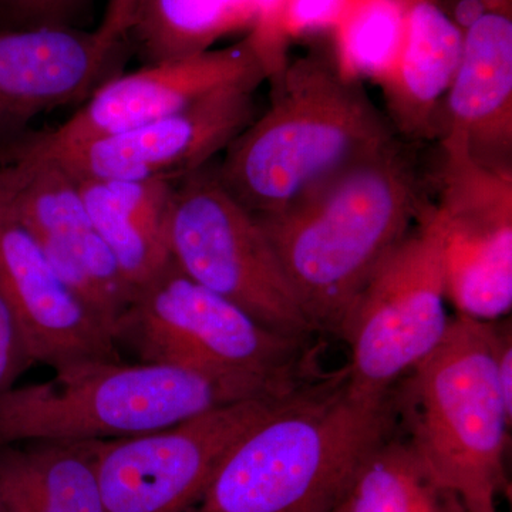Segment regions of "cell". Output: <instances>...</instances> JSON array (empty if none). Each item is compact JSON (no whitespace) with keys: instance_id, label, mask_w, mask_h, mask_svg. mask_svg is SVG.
Masks as SVG:
<instances>
[{"instance_id":"6da1fadb","label":"cell","mask_w":512,"mask_h":512,"mask_svg":"<svg viewBox=\"0 0 512 512\" xmlns=\"http://www.w3.org/2000/svg\"><path fill=\"white\" fill-rule=\"evenodd\" d=\"M424 207L419 171L396 138L288 207L255 218L315 328L339 333L363 286Z\"/></svg>"},{"instance_id":"7a4b0ae2","label":"cell","mask_w":512,"mask_h":512,"mask_svg":"<svg viewBox=\"0 0 512 512\" xmlns=\"http://www.w3.org/2000/svg\"><path fill=\"white\" fill-rule=\"evenodd\" d=\"M392 429L389 396H356L345 369L303 384L228 451L190 512H335Z\"/></svg>"},{"instance_id":"3957f363","label":"cell","mask_w":512,"mask_h":512,"mask_svg":"<svg viewBox=\"0 0 512 512\" xmlns=\"http://www.w3.org/2000/svg\"><path fill=\"white\" fill-rule=\"evenodd\" d=\"M271 106L224 151L215 174L252 215L288 207L305 192L396 140L362 82L316 56L271 79Z\"/></svg>"},{"instance_id":"277c9868","label":"cell","mask_w":512,"mask_h":512,"mask_svg":"<svg viewBox=\"0 0 512 512\" xmlns=\"http://www.w3.org/2000/svg\"><path fill=\"white\" fill-rule=\"evenodd\" d=\"M289 392L180 367L87 363L0 394V446L32 440L103 441L167 429L218 407Z\"/></svg>"},{"instance_id":"5b68a950","label":"cell","mask_w":512,"mask_h":512,"mask_svg":"<svg viewBox=\"0 0 512 512\" xmlns=\"http://www.w3.org/2000/svg\"><path fill=\"white\" fill-rule=\"evenodd\" d=\"M407 384L410 439L443 490L495 503L505 483L512 404L497 366L495 323L458 316Z\"/></svg>"},{"instance_id":"8992f818","label":"cell","mask_w":512,"mask_h":512,"mask_svg":"<svg viewBox=\"0 0 512 512\" xmlns=\"http://www.w3.org/2000/svg\"><path fill=\"white\" fill-rule=\"evenodd\" d=\"M140 363L286 390L309 382L306 342L276 333L192 281L173 261L141 286L113 328Z\"/></svg>"},{"instance_id":"52a82bcc","label":"cell","mask_w":512,"mask_h":512,"mask_svg":"<svg viewBox=\"0 0 512 512\" xmlns=\"http://www.w3.org/2000/svg\"><path fill=\"white\" fill-rule=\"evenodd\" d=\"M168 244L183 274L265 328L301 340L318 332L264 229L222 187L210 164L175 183Z\"/></svg>"},{"instance_id":"ba28073f","label":"cell","mask_w":512,"mask_h":512,"mask_svg":"<svg viewBox=\"0 0 512 512\" xmlns=\"http://www.w3.org/2000/svg\"><path fill=\"white\" fill-rule=\"evenodd\" d=\"M446 299L441 232L433 207H424L416 231L377 266L340 326L352 352L345 367L350 392L389 396L446 335Z\"/></svg>"},{"instance_id":"9c48e42d","label":"cell","mask_w":512,"mask_h":512,"mask_svg":"<svg viewBox=\"0 0 512 512\" xmlns=\"http://www.w3.org/2000/svg\"><path fill=\"white\" fill-rule=\"evenodd\" d=\"M299 387L218 407L153 433L97 441L104 510L190 512L228 451Z\"/></svg>"},{"instance_id":"30bf717a","label":"cell","mask_w":512,"mask_h":512,"mask_svg":"<svg viewBox=\"0 0 512 512\" xmlns=\"http://www.w3.org/2000/svg\"><path fill=\"white\" fill-rule=\"evenodd\" d=\"M433 207L443 244L446 296L466 318L493 322L512 306V170L443 148Z\"/></svg>"},{"instance_id":"8fae6325","label":"cell","mask_w":512,"mask_h":512,"mask_svg":"<svg viewBox=\"0 0 512 512\" xmlns=\"http://www.w3.org/2000/svg\"><path fill=\"white\" fill-rule=\"evenodd\" d=\"M0 201L113 335L136 291L94 228L72 175L50 158L22 151L0 165Z\"/></svg>"},{"instance_id":"7c38bea8","label":"cell","mask_w":512,"mask_h":512,"mask_svg":"<svg viewBox=\"0 0 512 512\" xmlns=\"http://www.w3.org/2000/svg\"><path fill=\"white\" fill-rule=\"evenodd\" d=\"M255 84L211 94L173 116L74 146L40 150L74 180L170 181L177 183L210 164L256 117Z\"/></svg>"},{"instance_id":"4fadbf2b","label":"cell","mask_w":512,"mask_h":512,"mask_svg":"<svg viewBox=\"0 0 512 512\" xmlns=\"http://www.w3.org/2000/svg\"><path fill=\"white\" fill-rule=\"evenodd\" d=\"M271 67L248 33L235 45L147 63L119 73L94 90L76 114L47 134L26 138L53 150L111 136L180 113L211 94L271 79Z\"/></svg>"},{"instance_id":"5bb4252c","label":"cell","mask_w":512,"mask_h":512,"mask_svg":"<svg viewBox=\"0 0 512 512\" xmlns=\"http://www.w3.org/2000/svg\"><path fill=\"white\" fill-rule=\"evenodd\" d=\"M0 298L33 363L55 372L121 362L110 329L57 274L33 235L0 201Z\"/></svg>"},{"instance_id":"9a60e30c","label":"cell","mask_w":512,"mask_h":512,"mask_svg":"<svg viewBox=\"0 0 512 512\" xmlns=\"http://www.w3.org/2000/svg\"><path fill=\"white\" fill-rule=\"evenodd\" d=\"M127 49L97 29L0 30V156L25 140L37 117L84 103L123 72Z\"/></svg>"},{"instance_id":"2e32d148","label":"cell","mask_w":512,"mask_h":512,"mask_svg":"<svg viewBox=\"0 0 512 512\" xmlns=\"http://www.w3.org/2000/svg\"><path fill=\"white\" fill-rule=\"evenodd\" d=\"M463 32L460 63L441 110V143L484 167L512 170L511 0L485 3Z\"/></svg>"},{"instance_id":"e0dca14e","label":"cell","mask_w":512,"mask_h":512,"mask_svg":"<svg viewBox=\"0 0 512 512\" xmlns=\"http://www.w3.org/2000/svg\"><path fill=\"white\" fill-rule=\"evenodd\" d=\"M463 42V29L439 0H410L399 59L379 83L394 131L413 138L439 136Z\"/></svg>"},{"instance_id":"ac0fdd59","label":"cell","mask_w":512,"mask_h":512,"mask_svg":"<svg viewBox=\"0 0 512 512\" xmlns=\"http://www.w3.org/2000/svg\"><path fill=\"white\" fill-rule=\"evenodd\" d=\"M94 228L134 291L170 264V181L76 180Z\"/></svg>"},{"instance_id":"d6986e66","label":"cell","mask_w":512,"mask_h":512,"mask_svg":"<svg viewBox=\"0 0 512 512\" xmlns=\"http://www.w3.org/2000/svg\"><path fill=\"white\" fill-rule=\"evenodd\" d=\"M6 512H106L97 441L32 440L0 446Z\"/></svg>"},{"instance_id":"ffe728a7","label":"cell","mask_w":512,"mask_h":512,"mask_svg":"<svg viewBox=\"0 0 512 512\" xmlns=\"http://www.w3.org/2000/svg\"><path fill=\"white\" fill-rule=\"evenodd\" d=\"M279 0H141L127 40L147 63L212 49L221 37L248 29L268 50H279Z\"/></svg>"},{"instance_id":"44dd1931","label":"cell","mask_w":512,"mask_h":512,"mask_svg":"<svg viewBox=\"0 0 512 512\" xmlns=\"http://www.w3.org/2000/svg\"><path fill=\"white\" fill-rule=\"evenodd\" d=\"M451 494L431 478L409 440L390 434L357 467L335 512H447Z\"/></svg>"},{"instance_id":"7402d4cb","label":"cell","mask_w":512,"mask_h":512,"mask_svg":"<svg viewBox=\"0 0 512 512\" xmlns=\"http://www.w3.org/2000/svg\"><path fill=\"white\" fill-rule=\"evenodd\" d=\"M410 0H352L335 35V67L345 79L380 83L399 59Z\"/></svg>"},{"instance_id":"603a6c76","label":"cell","mask_w":512,"mask_h":512,"mask_svg":"<svg viewBox=\"0 0 512 512\" xmlns=\"http://www.w3.org/2000/svg\"><path fill=\"white\" fill-rule=\"evenodd\" d=\"M96 0H0V30L84 28Z\"/></svg>"},{"instance_id":"cb8c5ba5","label":"cell","mask_w":512,"mask_h":512,"mask_svg":"<svg viewBox=\"0 0 512 512\" xmlns=\"http://www.w3.org/2000/svg\"><path fill=\"white\" fill-rule=\"evenodd\" d=\"M352 0H282L278 30L284 42L338 26Z\"/></svg>"},{"instance_id":"d4e9b609","label":"cell","mask_w":512,"mask_h":512,"mask_svg":"<svg viewBox=\"0 0 512 512\" xmlns=\"http://www.w3.org/2000/svg\"><path fill=\"white\" fill-rule=\"evenodd\" d=\"M32 363L18 325L0 298V394L15 387L16 380Z\"/></svg>"},{"instance_id":"484cf974","label":"cell","mask_w":512,"mask_h":512,"mask_svg":"<svg viewBox=\"0 0 512 512\" xmlns=\"http://www.w3.org/2000/svg\"><path fill=\"white\" fill-rule=\"evenodd\" d=\"M141 0H109L97 32L109 42H127Z\"/></svg>"},{"instance_id":"4316f807","label":"cell","mask_w":512,"mask_h":512,"mask_svg":"<svg viewBox=\"0 0 512 512\" xmlns=\"http://www.w3.org/2000/svg\"><path fill=\"white\" fill-rule=\"evenodd\" d=\"M447 512H498L495 503L490 504H470L457 494H451L450 504Z\"/></svg>"},{"instance_id":"83f0119b","label":"cell","mask_w":512,"mask_h":512,"mask_svg":"<svg viewBox=\"0 0 512 512\" xmlns=\"http://www.w3.org/2000/svg\"><path fill=\"white\" fill-rule=\"evenodd\" d=\"M0 512H6V511H5V508H3L2 503H0Z\"/></svg>"}]
</instances>
